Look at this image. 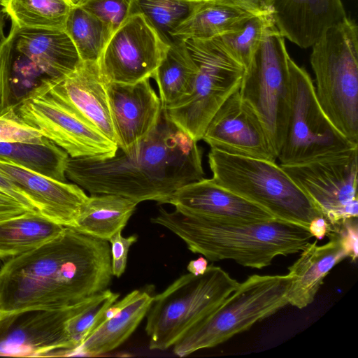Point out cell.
Returning <instances> with one entry per match:
<instances>
[{"label": "cell", "instance_id": "6da1fadb", "mask_svg": "<svg viewBox=\"0 0 358 358\" xmlns=\"http://www.w3.org/2000/svg\"><path fill=\"white\" fill-rule=\"evenodd\" d=\"M112 276L109 242L64 227L0 268V315L74 305L107 289Z\"/></svg>", "mask_w": 358, "mask_h": 358}, {"label": "cell", "instance_id": "7a4b0ae2", "mask_svg": "<svg viewBox=\"0 0 358 358\" xmlns=\"http://www.w3.org/2000/svg\"><path fill=\"white\" fill-rule=\"evenodd\" d=\"M197 142L179 129L162 109L152 131L131 151L109 158L69 157L66 176L91 194H111L138 203H167L173 194L204 177Z\"/></svg>", "mask_w": 358, "mask_h": 358}, {"label": "cell", "instance_id": "3957f363", "mask_svg": "<svg viewBox=\"0 0 358 358\" xmlns=\"http://www.w3.org/2000/svg\"><path fill=\"white\" fill-rule=\"evenodd\" d=\"M150 220L210 262L228 259L257 269L268 266L278 256L300 252L313 238L308 227L280 219L227 222L159 208Z\"/></svg>", "mask_w": 358, "mask_h": 358}, {"label": "cell", "instance_id": "277c9868", "mask_svg": "<svg viewBox=\"0 0 358 358\" xmlns=\"http://www.w3.org/2000/svg\"><path fill=\"white\" fill-rule=\"evenodd\" d=\"M213 179L262 207L277 219L308 227L322 214L306 194L274 161L210 149Z\"/></svg>", "mask_w": 358, "mask_h": 358}, {"label": "cell", "instance_id": "5b68a950", "mask_svg": "<svg viewBox=\"0 0 358 358\" xmlns=\"http://www.w3.org/2000/svg\"><path fill=\"white\" fill-rule=\"evenodd\" d=\"M317 99L328 118L358 144V29L346 17L312 46Z\"/></svg>", "mask_w": 358, "mask_h": 358}, {"label": "cell", "instance_id": "8992f818", "mask_svg": "<svg viewBox=\"0 0 358 358\" xmlns=\"http://www.w3.org/2000/svg\"><path fill=\"white\" fill-rule=\"evenodd\" d=\"M292 278L286 275L249 276L212 313L173 345L180 357L220 345L289 305Z\"/></svg>", "mask_w": 358, "mask_h": 358}, {"label": "cell", "instance_id": "52a82bcc", "mask_svg": "<svg viewBox=\"0 0 358 358\" xmlns=\"http://www.w3.org/2000/svg\"><path fill=\"white\" fill-rule=\"evenodd\" d=\"M81 62L64 30L19 27L12 24L0 45V110L14 105V90L28 92L43 80L61 79Z\"/></svg>", "mask_w": 358, "mask_h": 358}, {"label": "cell", "instance_id": "ba28073f", "mask_svg": "<svg viewBox=\"0 0 358 358\" xmlns=\"http://www.w3.org/2000/svg\"><path fill=\"white\" fill-rule=\"evenodd\" d=\"M239 282L221 267L208 266L201 275L190 273L155 296L146 315L149 349L165 350L215 310Z\"/></svg>", "mask_w": 358, "mask_h": 358}, {"label": "cell", "instance_id": "9c48e42d", "mask_svg": "<svg viewBox=\"0 0 358 358\" xmlns=\"http://www.w3.org/2000/svg\"><path fill=\"white\" fill-rule=\"evenodd\" d=\"M197 66L192 94L167 108V117L192 140H202L211 119L239 90L245 68L219 36L184 40Z\"/></svg>", "mask_w": 358, "mask_h": 358}, {"label": "cell", "instance_id": "30bf717a", "mask_svg": "<svg viewBox=\"0 0 358 358\" xmlns=\"http://www.w3.org/2000/svg\"><path fill=\"white\" fill-rule=\"evenodd\" d=\"M289 58L285 38L272 25L245 68L238 90L264 124L277 157L290 108Z\"/></svg>", "mask_w": 358, "mask_h": 358}, {"label": "cell", "instance_id": "8fae6325", "mask_svg": "<svg viewBox=\"0 0 358 358\" xmlns=\"http://www.w3.org/2000/svg\"><path fill=\"white\" fill-rule=\"evenodd\" d=\"M291 100L284 139L278 157L280 165H294L358 148L332 124L322 109L308 73L289 60Z\"/></svg>", "mask_w": 358, "mask_h": 358}, {"label": "cell", "instance_id": "7c38bea8", "mask_svg": "<svg viewBox=\"0 0 358 358\" xmlns=\"http://www.w3.org/2000/svg\"><path fill=\"white\" fill-rule=\"evenodd\" d=\"M21 118L70 157L109 158L117 145L41 83L16 103Z\"/></svg>", "mask_w": 358, "mask_h": 358}, {"label": "cell", "instance_id": "4fadbf2b", "mask_svg": "<svg viewBox=\"0 0 358 358\" xmlns=\"http://www.w3.org/2000/svg\"><path fill=\"white\" fill-rule=\"evenodd\" d=\"M357 148L294 165H280L318 208L328 232L357 217Z\"/></svg>", "mask_w": 358, "mask_h": 358}, {"label": "cell", "instance_id": "5bb4252c", "mask_svg": "<svg viewBox=\"0 0 358 358\" xmlns=\"http://www.w3.org/2000/svg\"><path fill=\"white\" fill-rule=\"evenodd\" d=\"M96 294L65 308L33 309L0 315V356H73L74 348L67 333V323L92 303Z\"/></svg>", "mask_w": 358, "mask_h": 358}, {"label": "cell", "instance_id": "9a60e30c", "mask_svg": "<svg viewBox=\"0 0 358 358\" xmlns=\"http://www.w3.org/2000/svg\"><path fill=\"white\" fill-rule=\"evenodd\" d=\"M147 17L132 13L111 34L98 60L105 84L152 78L169 47Z\"/></svg>", "mask_w": 358, "mask_h": 358}, {"label": "cell", "instance_id": "2e32d148", "mask_svg": "<svg viewBox=\"0 0 358 358\" xmlns=\"http://www.w3.org/2000/svg\"><path fill=\"white\" fill-rule=\"evenodd\" d=\"M202 140L210 149L274 162L277 159L264 124L238 90L215 113Z\"/></svg>", "mask_w": 358, "mask_h": 358}, {"label": "cell", "instance_id": "e0dca14e", "mask_svg": "<svg viewBox=\"0 0 358 358\" xmlns=\"http://www.w3.org/2000/svg\"><path fill=\"white\" fill-rule=\"evenodd\" d=\"M109 110L118 148L131 151L156 127L163 107L150 78L134 84L106 85Z\"/></svg>", "mask_w": 358, "mask_h": 358}, {"label": "cell", "instance_id": "ac0fdd59", "mask_svg": "<svg viewBox=\"0 0 358 358\" xmlns=\"http://www.w3.org/2000/svg\"><path fill=\"white\" fill-rule=\"evenodd\" d=\"M0 173L30 199L43 216L65 227H75L88 198L78 185L48 178L2 158Z\"/></svg>", "mask_w": 358, "mask_h": 358}, {"label": "cell", "instance_id": "d6986e66", "mask_svg": "<svg viewBox=\"0 0 358 358\" xmlns=\"http://www.w3.org/2000/svg\"><path fill=\"white\" fill-rule=\"evenodd\" d=\"M167 203L185 213L227 222H260L277 219L213 178H203L184 185L173 194Z\"/></svg>", "mask_w": 358, "mask_h": 358}, {"label": "cell", "instance_id": "ffe728a7", "mask_svg": "<svg viewBox=\"0 0 358 358\" xmlns=\"http://www.w3.org/2000/svg\"><path fill=\"white\" fill-rule=\"evenodd\" d=\"M266 9L280 34L302 48L347 17L341 0H267Z\"/></svg>", "mask_w": 358, "mask_h": 358}, {"label": "cell", "instance_id": "44dd1931", "mask_svg": "<svg viewBox=\"0 0 358 358\" xmlns=\"http://www.w3.org/2000/svg\"><path fill=\"white\" fill-rule=\"evenodd\" d=\"M41 83L52 95L116 143L106 84L101 77L98 62L81 61L66 76Z\"/></svg>", "mask_w": 358, "mask_h": 358}, {"label": "cell", "instance_id": "7402d4cb", "mask_svg": "<svg viewBox=\"0 0 358 358\" xmlns=\"http://www.w3.org/2000/svg\"><path fill=\"white\" fill-rule=\"evenodd\" d=\"M329 241L322 245L310 242L299 258L288 267L292 283L288 293L289 305L302 309L311 304L331 270L348 254L336 232H328Z\"/></svg>", "mask_w": 358, "mask_h": 358}, {"label": "cell", "instance_id": "603a6c76", "mask_svg": "<svg viewBox=\"0 0 358 358\" xmlns=\"http://www.w3.org/2000/svg\"><path fill=\"white\" fill-rule=\"evenodd\" d=\"M153 298L148 292L136 289L116 301L113 315L87 336L74 355L94 357L116 349L146 316Z\"/></svg>", "mask_w": 358, "mask_h": 358}, {"label": "cell", "instance_id": "cb8c5ba5", "mask_svg": "<svg viewBox=\"0 0 358 358\" xmlns=\"http://www.w3.org/2000/svg\"><path fill=\"white\" fill-rule=\"evenodd\" d=\"M258 10L241 0L198 1L190 15L171 33L173 39L210 38L236 28Z\"/></svg>", "mask_w": 358, "mask_h": 358}, {"label": "cell", "instance_id": "d4e9b609", "mask_svg": "<svg viewBox=\"0 0 358 358\" xmlns=\"http://www.w3.org/2000/svg\"><path fill=\"white\" fill-rule=\"evenodd\" d=\"M138 203L111 194H92L84 204L73 228L82 234L103 240L122 231Z\"/></svg>", "mask_w": 358, "mask_h": 358}, {"label": "cell", "instance_id": "484cf974", "mask_svg": "<svg viewBox=\"0 0 358 358\" xmlns=\"http://www.w3.org/2000/svg\"><path fill=\"white\" fill-rule=\"evenodd\" d=\"M197 66L185 41L174 39L152 78L155 79L163 108L176 105L192 92Z\"/></svg>", "mask_w": 358, "mask_h": 358}, {"label": "cell", "instance_id": "4316f807", "mask_svg": "<svg viewBox=\"0 0 358 358\" xmlns=\"http://www.w3.org/2000/svg\"><path fill=\"white\" fill-rule=\"evenodd\" d=\"M64 227L38 212L0 221V261L41 246L57 236Z\"/></svg>", "mask_w": 358, "mask_h": 358}, {"label": "cell", "instance_id": "83f0119b", "mask_svg": "<svg viewBox=\"0 0 358 358\" xmlns=\"http://www.w3.org/2000/svg\"><path fill=\"white\" fill-rule=\"evenodd\" d=\"M69 157L47 138L43 143L0 142V158L62 182H66Z\"/></svg>", "mask_w": 358, "mask_h": 358}, {"label": "cell", "instance_id": "f1b7e54d", "mask_svg": "<svg viewBox=\"0 0 358 358\" xmlns=\"http://www.w3.org/2000/svg\"><path fill=\"white\" fill-rule=\"evenodd\" d=\"M72 6L67 0H6L2 9L19 27L64 30Z\"/></svg>", "mask_w": 358, "mask_h": 358}, {"label": "cell", "instance_id": "f546056e", "mask_svg": "<svg viewBox=\"0 0 358 358\" xmlns=\"http://www.w3.org/2000/svg\"><path fill=\"white\" fill-rule=\"evenodd\" d=\"M64 31L81 61L98 62L112 32L108 27L79 5L71 7Z\"/></svg>", "mask_w": 358, "mask_h": 358}, {"label": "cell", "instance_id": "4dcf8cb0", "mask_svg": "<svg viewBox=\"0 0 358 358\" xmlns=\"http://www.w3.org/2000/svg\"><path fill=\"white\" fill-rule=\"evenodd\" d=\"M273 24L269 12L259 13L219 37L233 57L245 68L266 31Z\"/></svg>", "mask_w": 358, "mask_h": 358}, {"label": "cell", "instance_id": "1f68e13d", "mask_svg": "<svg viewBox=\"0 0 358 358\" xmlns=\"http://www.w3.org/2000/svg\"><path fill=\"white\" fill-rule=\"evenodd\" d=\"M198 1L192 0H134V12L143 14L168 42L171 33L192 13Z\"/></svg>", "mask_w": 358, "mask_h": 358}, {"label": "cell", "instance_id": "d6a6232c", "mask_svg": "<svg viewBox=\"0 0 358 358\" xmlns=\"http://www.w3.org/2000/svg\"><path fill=\"white\" fill-rule=\"evenodd\" d=\"M120 294L109 289L98 293L94 301L71 318L66 325L69 339L76 350L103 312L119 298Z\"/></svg>", "mask_w": 358, "mask_h": 358}, {"label": "cell", "instance_id": "836d02e7", "mask_svg": "<svg viewBox=\"0 0 358 358\" xmlns=\"http://www.w3.org/2000/svg\"><path fill=\"white\" fill-rule=\"evenodd\" d=\"M45 139L21 118L16 104L0 110V142L43 143Z\"/></svg>", "mask_w": 358, "mask_h": 358}, {"label": "cell", "instance_id": "e575fe53", "mask_svg": "<svg viewBox=\"0 0 358 358\" xmlns=\"http://www.w3.org/2000/svg\"><path fill=\"white\" fill-rule=\"evenodd\" d=\"M134 0H82L78 5L94 15L112 34L133 13Z\"/></svg>", "mask_w": 358, "mask_h": 358}, {"label": "cell", "instance_id": "d590c367", "mask_svg": "<svg viewBox=\"0 0 358 358\" xmlns=\"http://www.w3.org/2000/svg\"><path fill=\"white\" fill-rule=\"evenodd\" d=\"M137 236L124 237L122 231L115 234L108 239L110 243L111 270L113 275L120 278L127 266L129 248L137 241Z\"/></svg>", "mask_w": 358, "mask_h": 358}, {"label": "cell", "instance_id": "8d00e7d4", "mask_svg": "<svg viewBox=\"0 0 358 358\" xmlns=\"http://www.w3.org/2000/svg\"><path fill=\"white\" fill-rule=\"evenodd\" d=\"M357 217H354L345 221L337 231H330L338 234L342 243L348 254V257H350L352 261H355L357 258Z\"/></svg>", "mask_w": 358, "mask_h": 358}, {"label": "cell", "instance_id": "74e56055", "mask_svg": "<svg viewBox=\"0 0 358 358\" xmlns=\"http://www.w3.org/2000/svg\"><path fill=\"white\" fill-rule=\"evenodd\" d=\"M0 194L15 199L32 212H38L30 199L1 173H0Z\"/></svg>", "mask_w": 358, "mask_h": 358}, {"label": "cell", "instance_id": "f35d334b", "mask_svg": "<svg viewBox=\"0 0 358 358\" xmlns=\"http://www.w3.org/2000/svg\"><path fill=\"white\" fill-rule=\"evenodd\" d=\"M28 213L36 212H32L15 199L0 194V221L19 217Z\"/></svg>", "mask_w": 358, "mask_h": 358}, {"label": "cell", "instance_id": "ab89813d", "mask_svg": "<svg viewBox=\"0 0 358 358\" xmlns=\"http://www.w3.org/2000/svg\"><path fill=\"white\" fill-rule=\"evenodd\" d=\"M328 224L324 217L314 220L308 226V229L313 237L317 240L322 239L327 234Z\"/></svg>", "mask_w": 358, "mask_h": 358}, {"label": "cell", "instance_id": "60d3db41", "mask_svg": "<svg viewBox=\"0 0 358 358\" xmlns=\"http://www.w3.org/2000/svg\"><path fill=\"white\" fill-rule=\"evenodd\" d=\"M208 266V259L201 255L196 259L191 260L187 266V269L189 273L199 275L206 271Z\"/></svg>", "mask_w": 358, "mask_h": 358}, {"label": "cell", "instance_id": "b9f144b4", "mask_svg": "<svg viewBox=\"0 0 358 358\" xmlns=\"http://www.w3.org/2000/svg\"><path fill=\"white\" fill-rule=\"evenodd\" d=\"M241 1L247 4L258 9V10L267 11L266 9L267 0H241Z\"/></svg>", "mask_w": 358, "mask_h": 358}, {"label": "cell", "instance_id": "7bdbcfd3", "mask_svg": "<svg viewBox=\"0 0 358 358\" xmlns=\"http://www.w3.org/2000/svg\"><path fill=\"white\" fill-rule=\"evenodd\" d=\"M5 15L2 8H0V45L6 38L4 35Z\"/></svg>", "mask_w": 358, "mask_h": 358}, {"label": "cell", "instance_id": "ee69618b", "mask_svg": "<svg viewBox=\"0 0 358 358\" xmlns=\"http://www.w3.org/2000/svg\"><path fill=\"white\" fill-rule=\"evenodd\" d=\"M73 6L78 5L82 0H67Z\"/></svg>", "mask_w": 358, "mask_h": 358}, {"label": "cell", "instance_id": "f6af8a7d", "mask_svg": "<svg viewBox=\"0 0 358 358\" xmlns=\"http://www.w3.org/2000/svg\"><path fill=\"white\" fill-rule=\"evenodd\" d=\"M6 0H0V6H3L4 3H5Z\"/></svg>", "mask_w": 358, "mask_h": 358}, {"label": "cell", "instance_id": "bcb514c9", "mask_svg": "<svg viewBox=\"0 0 358 358\" xmlns=\"http://www.w3.org/2000/svg\"><path fill=\"white\" fill-rule=\"evenodd\" d=\"M192 1H205V0H192Z\"/></svg>", "mask_w": 358, "mask_h": 358}]
</instances>
